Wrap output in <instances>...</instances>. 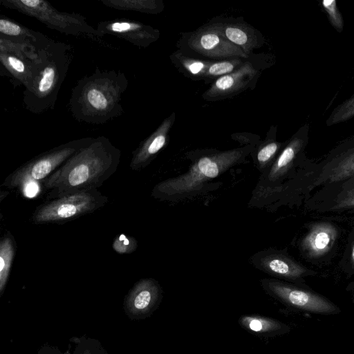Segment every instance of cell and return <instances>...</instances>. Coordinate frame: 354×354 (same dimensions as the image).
<instances>
[{"mask_svg":"<svg viewBox=\"0 0 354 354\" xmlns=\"http://www.w3.org/2000/svg\"><path fill=\"white\" fill-rule=\"evenodd\" d=\"M121 151L105 136L92 138L42 181L47 199L100 187L117 170Z\"/></svg>","mask_w":354,"mask_h":354,"instance_id":"6da1fadb","label":"cell"},{"mask_svg":"<svg viewBox=\"0 0 354 354\" xmlns=\"http://www.w3.org/2000/svg\"><path fill=\"white\" fill-rule=\"evenodd\" d=\"M129 86L125 74L120 71H95L79 80L73 88L68 107L80 122L103 124L124 112L122 96Z\"/></svg>","mask_w":354,"mask_h":354,"instance_id":"7a4b0ae2","label":"cell"},{"mask_svg":"<svg viewBox=\"0 0 354 354\" xmlns=\"http://www.w3.org/2000/svg\"><path fill=\"white\" fill-rule=\"evenodd\" d=\"M73 47L51 41L37 51L30 78L24 86L23 104L35 114L53 110L73 57Z\"/></svg>","mask_w":354,"mask_h":354,"instance_id":"3957f363","label":"cell"},{"mask_svg":"<svg viewBox=\"0 0 354 354\" xmlns=\"http://www.w3.org/2000/svg\"><path fill=\"white\" fill-rule=\"evenodd\" d=\"M254 149V145H249L201 156L185 173L158 183L151 195L156 198L170 199L196 192L205 183L241 163Z\"/></svg>","mask_w":354,"mask_h":354,"instance_id":"277c9868","label":"cell"},{"mask_svg":"<svg viewBox=\"0 0 354 354\" xmlns=\"http://www.w3.org/2000/svg\"><path fill=\"white\" fill-rule=\"evenodd\" d=\"M0 3L65 35L85 36L92 39L102 37L96 28L88 24L83 15L59 11L44 0H1Z\"/></svg>","mask_w":354,"mask_h":354,"instance_id":"5b68a950","label":"cell"},{"mask_svg":"<svg viewBox=\"0 0 354 354\" xmlns=\"http://www.w3.org/2000/svg\"><path fill=\"white\" fill-rule=\"evenodd\" d=\"M108 202L97 189L84 190L41 203L33 212L31 220L37 225L62 224L91 214Z\"/></svg>","mask_w":354,"mask_h":354,"instance_id":"8992f818","label":"cell"},{"mask_svg":"<svg viewBox=\"0 0 354 354\" xmlns=\"http://www.w3.org/2000/svg\"><path fill=\"white\" fill-rule=\"evenodd\" d=\"M91 138L88 137L73 140L35 156L10 174L2 186L9 189L18 188L23 191L29 185L43 181Z\"/></svg>","mask_w":354,"mask_h":354,"instance_id":"52a82bcc","label":"cell"},{"mask_svg":"<svg viewBox=\"0 0 354 354\" xmlns=\"http://www.w3.org/2000/svg\"><path fill=\"white\" fill-rule=\"evenodd\" d=\"M177 46L187 55L204 57L210 61L233 58L248 59L250 57L230 42L211 22L196 30L182 35Z\"/></svg>","mask_w":354,"mask_h":354,"instance_id":"ba28073f","label":"cell"},{"mask_svg":"<svg viewBox=\"0 0 354 354\" xmlns=\"http://www.w3.org/2000/svg\"><path fill=\"white\" fill-rule=\"evenodd\" d=\"M40 48L10 40L0 35V62L15 86H25Z\"/></svg>","mask_w":354,"mask_h":354,"instance_id":"9c48e42d","label":"cell"},{"mask_svg":"<svg viewBox=\"0 0 354 354\" xmlns=\"http://www.w3.org/2000/svg\"><path fill=\"white\" fill-rule=\"evenodd\" d=\"M261 283L268 294L297 308L319 313L335 310L331 303L321 296L292 284L274 279H263Z\"/></svg>","mask_w":354,"mask_h":354,"instance_id":"30bf717a","label":"cell"},{"mask_svg":"<svg viewBox=\"0 0 354 354\" xmlns=\"http://www.w3.org/2000/svg\"><path fill=\"white\" fill-rule=\"evenodd\" d=\"M261 73L259 68L247 59L238 70L212 83L202 97L207 102H216L232 98L249 88L253 89Z\"/></svg>","mask_w":354,"mask_h":354,"instance_id":"8fae6325","label":"cell"},{"mask_svg":"<svg viewBox=\"0 0 354 354\" xmlns=\"http://www.w3.org/2000/svg\"><path fill=\"white\" fill-rule=\"evenodd\" d=\"M251 263L269 275L291 281L315 274L292 258L286 252L275 249L259 251L251 257Z\"/></svg>","mask_w":354,"mask_h":354,"instance_id":"7c38bea8","label":"cell"},{"mask_svg":"<svg viewBox=\"0 0 354 354\" xmlns=\"http://www.w3.org/2000/svg\"><path fill=\"white\" fill-rule=\"evenodd\" d=\"M96 30L103 37L111 35L138 47L147 48L160 38L158 29L128 19H115L99 22Z\"/></svg>","mask_w":354,"mask_h":354,"instance_id":"4fadbf2b","label":"cell"},{"mask_svg":"<svg viewBox=\"0 0 354 354\" xmlns=\"http://www.w3.org/2000/svg\"><path fill=\"white\" fill-rule=\"evenodd\" d=\"M337 237L338 230L333 223L326 221L311 223L301 240L300 250L305 258L319 259L331 250Z\"/></svg>","mask_w":354,"mask_h":354,"instance_id":"5bb4252c","label":"cell"},{"mask_svg":"<svg viewBox=\"0 0 354 354\" xmlns=\"http://www.w3.org/2000/svg\"><path fill=\"white\" fill-rule=\"evenodd\" d=\"M176 113L166 118L158 128L132 152L130 168L139 171L149 165L169 142V131L174 124Z\"/></svg>","mask_w":354,"mask_h":354,"instance_id":"9a60e30c","label":"cell"},{"mask_svg":"<svg viewBox=\"0 0 354 354\" xmlns=\"http://www.w3.org/2000/svg\"><path fill=\"white\" fill-rule=\"evenodd\" d=\"M211 23L230 42L239 47L250 57L255 48L263 45V35L241 19H223Z\"/></svg>","mask_w":354,"mask_h":354,"instance_id":"2e32d148","label":"cell"},{"mask_svg":"<svg viewBox=\"0 0 354 354\" xmlns=\"http://www.w3.org/2000/svg\"><path fill=\"white\" fill-rule=\"evenodd\" d=\"M310 176L307 191L319 185L329 186L354 176V150L328 162L317 171H310Z\"/></svg>","mask_w":354,"mask_h":354,"instance_id":"e0dca14e","label":"cell"},{"mask_svg":"<svg viewBox=\"0 0 354 354\" xmlns=\"http://www.w3.org/2000/svg\"><path fill=\"white\" fill-rule=\"evenodd\" d=\"M0 35L6 38L28 44L35 48H41L48 44L51 39L41 32L24 26L8 18L0 19Z\"/></svg>","mask_w":354,"mask_h":354,"instance_id":"ac0fdd59","label":"cell"},{"mask_svg":"<svg viewBox=\"0 0 354 354\" xmlns=\"http://www.w3.org/2000/svg\"><path fill=\"white\" fill-rule=\"evenodd\" d=\"M304 146V140L303 138L299 136L292 137L270 167L267 180L274 183L284 178L293 167L294 162Z\"/></svg>","mask_w":354,"mask_h":354,"instance_id":"d6986e66","label":"cell"},{"mask_svg":"<svg viewBox=\"0 0 354 354\" xmlns=\"http://www.w3.org/2000/svg\"><path fill=\"white\" fill-rule=\"evenodd\" d=\"M169 58L181 73L196 81L205 80L207 71L212 62L187 55L180 50L173 53Z\"/></svg>","mask_w":354,"mask_h":354,"instance_id":"ffe728a7","label":"cell"},{"mask_svg":"<svg viewBox=\"0 0 354 354\" xmlns=\"http://www.w3.org/2000/svg\"><path fill=\"white\" fill-rule=\"evenodd\" d=\"M104 6L118 10L135 11L157 15L162 12L165 4L162 0H99Z\"/></svg>","mask_w":354,"mask_h":354,"instance_id":"44dd1931","label":"cell"},{"mask_svg":"<svg viewBox=\"0 0 354 354\" xmlns=\"http://www.w3.org/2000/svg\"><path fill=\"white\" fill-rule=\"evenodd\" d=\"M337 184L338 188L333 190V197L324 209L339 211L354 209V176L333 185Z\"/></svg>","mask_w":354,"mask_h":354,"instance_id":"7402d4cb","label":"cell"},{"mask_svg":"<svg viewBox=\"0 0 354 354\" xmlns=\"http://www.w3.org/2000/svg\"><path fill=\"white\" fill-rule=\"evenodd\" d=\"M16 242L12 234L7 231L0 241V285L3 288L9 276L15 255Z\"/></svg>","mask_w":354,"mask_h":354,"instance_id":"603a6c76","label":"cell"},{"mask_svg":"<svg viewBox=\"0 0 354 354\" xmlns=\"http://www.w3.org/2000/svg\"><path fill=\"white\" fill-rule=\"evenodd\" d=\"M239 323L245 329L263 336L277 333L282 328L280 322L259 315H244Z\"/></svg>","mask_w":354,"mask_h":354,"instance_id":"cb8c5ba5","label":"cell"},{"mask_svg":"<svg viewBox=\"0 0 354 354\" xmlns=\"http://www.w3.org/2000/svg\"><path fill=\"white\" fill-rule=\"evenodd\" d=\"M281 145L282 143L268 136L259 143L256 152V162L261 171L270 169L279 156Z\"/></svg>","mask_w":354,"mask_h":354,"instance_id":"d4e9b609","label":"cell"},{"mask_svg":"<svg viewBox=\"0 0 354 354\" xmlns=\"http://www.w3.org/2000/svg\"><path fill=\"white\" fill-rule=\"evenodd\" d=\"M246 60L243 58H233L212 61L207 71L204 82L206 84L213 83L218 78L238 70Z\"/></svg>","mask_w":354,"mask_h":354,"instance_id":"484cf974","label":"cell"},{"mask_svg":"<svg viewBox=\"0 0 354 354\" xmlns=\"http://www.w3.org/2000/svg\"><path fill=\"white\" fill-rule=\"evenodd\" d=\"M354 116V95L335 109L330 115V124L344 122Z\"/></svg>","mask_w":354,"mask_h":354,"instance_id":"4316f807","label":"cell"},{"mask_svg":"<svg viewBox=\"0 0 354 354\" xmlns=\"http://www.w3.org/2000/svg\"><path fill=\"white\" fill-rule=\"evenodd\" d=\"M112 248L118 254H131L137 249L138 241L133 236L120 234L113 239Z\"/></svg>","mask_w":354,"mask_h":354,"instance_id":"83f0119b","label":"cell"},{"mask_svg":"<svg viewBox=\"0 0 354 354\" xmlns=\"http://www.w3.org/2000/svg\"><path fill=\"white\" fill-rule=\"evenodd\" d=\"M322 6L327 13L329 21L332 26L338 31H341L344 27L342 17L337 7L335 0H324L322 1Z\"/></svg>","mask_w":354,"mask_h":354,"instance_id":"f1b7e54d","label":"cell"},{"mask_svg":"<svg viewBox=\"0 0 354 354\" xmlns=\"http://www.w3.org/2000/svg\"><path fill=\"white\" fill-rule=\"evenodd\" d=\"M232 136H234V137L232 136V139L238 140L239 142L245 145V146L249 145L255 146L259 142L258 136L249 133H235Z\"/></svg>","mask_w":354,"mask_h":354,"instance_id":"f546056e","label":"cell"},{"mask_svg":"<svg viewBox=\"0 0 354 354\" xmlns=\"http://www.w3.org/2000/svg\"><path fill=\"white\" fill-rule=\"evenodd\" d=\"M348 264L349 268L354 270V239L352 241L349 248Z\"/></svg>","mask_w":354,"mask_h":354,"instance_id":"4dcf8cb0","label":"cell"},{"mask_svg":"<svg viewBox=\"0 0 354 354\" xmlns=\"http://www.w3.org/2000/svg\"><path fill=\"white\" fill-rule=\"evenodd\" d=\"M9 194V191L0 190V203Z\"/></svg>","mask_w":354,"mask_h":354,"instance_id":"1f68e13d","label":"cell"}]
</instances>
